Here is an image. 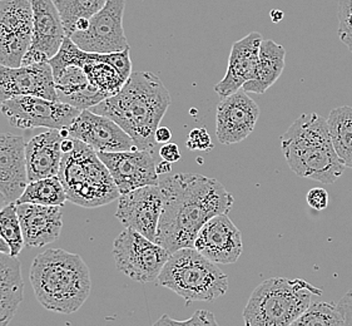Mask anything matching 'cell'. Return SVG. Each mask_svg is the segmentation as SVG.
I'll return each mask as SVG.
<instances>
[{"instance_id": "ffe728a7", "label": "cell", "mask_w": 352, "mask_h": 326, "mask_svg": "<svg viewBox=\"0 0 352 326\" xmlns=\"http://www.w3.org/2000/svg\"><path fill=\"white\" fill-rule=\"evenodd\" d=\"M28 184L23 137L0 133V192L8 202H16Z\"/></svg>"}, {"instance_id": "277c9868", "label": "cell", "mask_w": 352, "mask_h": 326, "mask_svg": "<svg viewBox=\"0 0 352 326\" xmlns=\"http://www.w3.org/2000/svg\"><path fill=\"white\" fill-rule=\"evenodd\" d=\"M281 149L298 177L332 184L346 169L333 147L327 120L320 114H301L281 135Z\"/></svg>"}, {"instance_id": "83f0119b", "label": "cell", "mask_w": 352, "mask_h": 326, "mask_svg": "<svg viewBox=\"0 0 352 326\" xmlns=\"http://www.w3.org/2000/svg\"><path fill=\"white\" fill-rule=\"evenodd\" d=\"M24 283L19 277L0 279V326H6L13 319L23 301Z\"/></svg>"}, {"instance_id": "d4e9b609", "label": "cell", "mask_w": 352, "mask_h": 326, "mask_svg": "<svg viewBox=\"0 0 352 326\" xmlns=\"http://www.w3.org/2000/svg\"><path fill=\"white\" fill-rule=\"evenodd\" d=\"M67 193L63 184L58 176L42 178L36 181H30L21 197L16 199V205L19 204H36L44 206L65 205Z\"/></svg>"}, {"instance_id": "f35d334b", "label": "cell", "mask_w": 352, "mask_h": 326, "mask_svg": "<svg viewBox=\"0 0 352 326\" xmlns=\"http://www.w3.org/2000/svg\"><path fill=\"white\" fill-rule=\"evenodd\" d=\"M74 144H76V140L73 137H65V138H63L62 143H60V149H62L63 155L64 153L71 152L72 149H74Z\"/></svg>"}, {"instance_id": "e575fe53", "label": "cell", "mask_w": 352, "mask_h": 326, "mask_svg": "<svg viewBox=\"0 0 352 326\" xmlns=\"http://www.w3.org/2000/svg\"><path fill=\"white\" fill-rule=\"evenodd\" d=\"M338 307L344 318L345 325H352V290L347 291L345 296L338 301Z\"/></svg>"}, {"instance_id": "8fae6325", "label": "cell", "mask_w": 352, "mask_h": 326, "mask_svg": "<svg viewBox=\"0 0 352 326\" xmlns=\"http://www.w3.org/2000/svg\"><path fill=\"white\" fill-rule=\"evenodd\" d=\"M126 0H107L106 6L89 18L85 32H74L71 38L80 50L92 53H113L128 50L123 29Z\"/></svg>"}, {"instance_id": "484cf974", "label": "cell", "mask_w": 352, "mask_h": 326, "mask_svg": "<svg viewBox=\"0 0 352 326\" xmlns=\"http://www.w3.org/2000/svg\"><path fill=\"white\" fill-rule=\"evenodd\" d=\"M54 3L63 21L65 36H71L76 23L97 14L106 6L107 0H54Z\"/></svg>"}, {"instance_id": "ba28073f", "label": "cell", "mask_w": 352, "mask_h": 326, "mask_svg": "<svg viewBox=\"0 0 352 326\" xmlns=\"http://www.w3.org/2000/svg\"><path fill=\"white\" fill-rule=\"evenodd\" d=\"M113 256L120 272L138 283H152L157 281L170 254L157 242L126 227L114 240Z\"/></svg>"}, {"instance_id": "52a82bcc", "label": "cell", "mask_w": 352, "mask_h": 326, "mask_svg": "<svg viewBox=\"0 0 352 326\" xmlns=\"http://www.w3.org/2000/svg\"><path fill=\"white\" fill-rule=\"evenodd\" d=\"M157 283L176 292L187 305L195 301L211 303L228 290V277L225 272L195 248H179L172 252Z\"/></svg>"}, {"instance_id": "9a60e30c", "label": "cell", "mask_w": 352, "mask_h": 326, "mask_svg": "<svg viewBox=\"0 0 352 326\" xmlns=\"http://www.w3.org/2000/svg\"><path fill=\"white\" fill-rule=\"evenodd\" d=\"M69 135L97 152H120L137 149L132 137L117 122L103 114L83 109L69 126Z\"/></svg>"}, {"instance_id": "30bf717a", "label": "cell", "mask_w": 352, "mask_h": 326, "mask_svg": "<svg viewBox=\"0 0 352 326\" xmlns=\"http://www.w3.org/2000/svg\"><path fill=\"white\" fill-rule=\"evenodd\" d=\"M32 33V0H0V63L21 67Z\"/></svg>"}, {"instance_id": "8992f818", "label": "cell", "mask_w": 352, "mask_h": 326, "mask_svg": "<svg viewBox=\"0 0 352 326\" xmlns=\"http://www.w3.org/2000/svg\"><path fill=\"white\" fill-rule=\"evenodd\" d=\"M58 177L68 201L80 207L94 208L120 199V190L98 152L79 140L64 153Z\"/></svg>"}, {"instance_id": "4316f807", "label": "cell", "mask_w": 352, "mask_h": 326, "mask_svg": "<svg viewBox=\"0 0 352 326\" xmlns=\"http://www.w3.org/2000/svg\"><path fill=\"white\" fill-rule=\"evenodd\" d=\"M0 236L7 241L10 248V256L16 257L25 246L21 220L18 216V206L10 202L0 210Z\"/></svg>"}, {"instance_id": "6da1fadb", "label": "cell", "mask_w": 352, "mask_h": 326, "mask_svg": "<svg viewBox=\"0 0 352 326\" xmlns=\"http://www.w3.org/2000/svg\"><path fill=\"white\" fill-rule=\"evenodd\" d=\"M162 213L155 242L169 254L193 248L199 230L212 217L228 213L234 199L216 178L198 173H177L160 178Z\"/></svg>"}, {"instance_id": "2e32d148", "label": "cell", "mask_w": 352, "mask_h": 326, "mask_svg": "<svg viewBox=\"0 0 352 326\" xmlns=\"http://www.w3.org/2000/svg\"><path fill=\"white\" fill-rule=\"evenodd\" d=\"M260 117V108L243 89L223 97L217 106L216 135L221 144L245 141L252 133Z\"/></svg>"}, {"instance_id": "8d00e7d4", "label": "cell", "mask_w": 352, "mask_h": 326, "mask_svg": "<svg viewBox=\"0 0 352 326\" xmlns=\"http://www.w3.org/2000/svg\"><path fill=\"white\" fill-rule=\"evenodd\" d=\"M155 142L161 143V144H164V143H168L170 141V138H172V132H170V129L168 127H158L157 128V131H155Z\"/></svg>"}, {"instance_id": "f546056e", "label": "cell", "mask_w": 352, "mask_h": 326, "mask_svg": "<svg viewBox=\"0 0 352 326\" xmlns=\"http://www.w3.org/2000/svg\"><path fill=\"white\" fill-rule=\"evenodd\" d=\"M338 36L352 53V0L338 1Z\"/></svg>"}, {"instance_id": "60d3db41", "label": "cell", "mask_w": 352, "mask_h": 326, "mask_svg": "<svg viewBox=\"0 0 352 326\" xmlns=\"http://www.w3.org/2000/svg\"><path fill=\"white\" fill-rule=\"evenodd\" d=\"M282 12H278V10H274L272 13H271V18H272V21H280L282 19Z\"/></svg>"}, {"instance_id": "7c38bea8", "label": "cell", "mask_w": 352, "mask_h": 326, "mask_svg": "<svg viewBox=\"0 0 352 326\" xmlns=\"http://www.w3.org/2000/svg\"><path fill=\"white\" fill-rule=\"evenodd\" d=\"M32 42L21 65L50 62L60 50L65 38L63 21L53 0H32Z\"/></svg>"}, {"instance_id": "f1b7e54d", "label": "cell", "mask_w": 352, "mask_h": 326, "mask_svg": "<svg viewBox=\"0 0 352 326\" xmlns=\"http://www.w3.org/2000/svg\"><path fill=\"white\" fill-rule=\"evenodd\" d=\"M294 326H342L344 318L338 310V304L333 303H315L311 304L298 319L294 321Z\"/></svg>"}, {"instance_id": "d6a6232c", "label": "cell", "mask_w": 352, "mask_h": 326, "mask_svg": "<svg viewBox=\"0 0 352 326\" xmlns=\"http://www.w3.org/2000/svg\"><path fill=\"white\" fill-rule=\"evenodd\" d=\"M21 276V263L16 257L0 252V279Z\"/></svg>"}, {"instance_id": "ac0fdd59", "label": "cell", "mask_w": 352, "mask_h": 326, "mask_svg": "<svg viewBox=\"0 0 352 326\" xmlns=\"http://www.w3.org/2000/svg\"><path fill=\"white\" fill-rule=\"evenodd\" d=\"M193 248L213 263L219 265L237 263L243 250L242 234L227 213H221L204 224Z\"/></svg>"}, {"instance_id": "74e56055", "label": "cell", "mask_w": 352, "mask_h": 326, "mask_svg": "<svg viewBox=\"0 0 352 326\" xmlns=\"http://www.w3.org/2000/svg\"><path fill=\"white\" fill-rule=\"evenodd\" d=\"M155 170H157L158 176H164V175H168V173H170V171H172V163L168 162V161H164V160H163L162 162L158 163V164L155 166Z\"/></svg>"}, {"instance_id": "7a4b0ae2", "label": "cell", "mask_w": 352, "mask_h": 326, "mask_svg": "<svg viewBox=\"0 0 352 326\" xmlns=\"http://www.w3.org/2000/svg\"><path fill=\"white\" fill-rule=\"evenodd\" d=\"M170 106V96L152 72H134L120 92L89 108L117 122L138 149L155 153V131Z\"/></svg>"}, {"instance_id": "b9f144b4", "label": "cell", "mask_w": 352, "mask_h": 326, "mask_svg": "<svg viewBox=\"0 0 352 326\" xmlns=\"http://www.w3.org/2000/svg\"><path fill=\"white\" fill-rule=\"evenodd\" d=\"M8 204H10V202H8V199H6V196L0 192V210H1L4 206H7Z\"/></svg>"}, {"instance_id": "d590c367", "label": "cell", "mask_w": 352, "mask_h": 326, "mask_svg": "<svg viewBox=\"0 0 352 326\" xmlns=\"http://www.w3.org/2000/svg\"><path fill=\"white\" fill-rule=\"evenodd\" d=\"M160 156L162 157L164 161L175 163L181 160V152L176 143H164L160 149Z\"/></svg>"}, {"instance_id": "44dd1931", "label": "cell", "mask_w": 352, "mask_h": 326, "mask_svg": "<svg viewBox=\"0 0 352 326\" xmlns=\"http://www.w3.org/2000/svg\"><path fill=\"white\" fill-rule=\"evenodd\" d=\"M18 216L25 246L43 248L59 237L63 227L60 206L19 204Z\"/></svg>"}, {"instance_id": "3957f363", "label": "cell", "mask_w": 352, "mask_h": 326, "mask_svg": "<svg viewBox=\"0 0 352 326\" xmlns=\"http://www.w3.org/2000/svg\"><path fill=\"white\" fill-rule=\"evenodd\" d=\"M29 279L42 306L60 314L78 312L92 289L91 272L85 260L62 248H50L36 256Z\"/></svg>"}, {"instance_id": "9c48e42d", "label": "cell", "mask_w": 352, "mask_h": 326, "mask_svg": "<svg viewBox=\"0 0 352 326\" xmlns=\"http://www.w3.org/2000/svg\"><path fill=\"white\" fill-rule=\"evenodd\" d=\"M1 113L14 127L21 129L50 128L63 129L82 112L77 107L64 103L62 100H52L39 96H18L0 105Z\"/></svg>"}, {"instance_id": "603a6c76", "label": "cell", "mask_w": 352, "mask_h": 326, "mask_svg": "<svg viewBox=\"0 0 352 326\" xmlns=\"http://www.w3.org/2000/svg\"><path fill=\"white\" fill-rule=\"evenodd\" d=\"M285 59L286 50L281 44L271 39H263L261 42L254 77L245 83L242 89L247 93L263 94L281 77L285 69Z\"/></svg>"}, {"instance_id": "5b68a950", "label": "cell", "mask_w": 352, "mask_h": 326, "mask_svg": "<svg viewBox=\"0 0 352 326\" xmlns=\"http://www.w3.org/2000/svg\"><path fill=\"white\" fill-rule=\"evenodd\" d=\"M324 291L302 279L271 277L262 281L248 298L243 310L247 326H287L311 305L312 296Z\"/></svg>"}, {"instance_id": "e0dca14e", "label": "cell", "mask_w": 352, "mask_h": 326, "mask_svg": "<svg viewBox=\"0 0 352 326\" xmlns=\"http://www.w3.org/2000/svg\"><path fill=\"white\" fill-rule=\"evenodd\" d=\"M58 100L53 69L48 62L9 67L0 63V105L18 96Z\"/></svg>"}, {"instance_id": "4dcf8cb0", "label": "cell", "mask_w": 352, "mask_h": 326, "mask_svg": "<svg viewBox=\"0 0 352 326\" xmlns=\"http://www.w3.org/2000/svg\"><path fill=\"white\" fill-rule=\"evenodd\" d=\"M155 325L204 326L219 325V323L212 312H207V310H198L192 315L190 319L181 320V321L170 319L168 315H163Z\"/></svg>"}, {"instance_id": "836d02e7", "label": "cell", "mask_w": 352, "mask_h": 326, "mask_svg": "<svg viewBox=\"0 0 352 326\" xmlns=\"http://www.w3.org/2000/svg\"><path fill=\"white\" fill-rule=\"evenodd\" d=\"M307 204L315 211H324L329 206V192L322 187H315L306 196Z\"/></svg>"}, {"instance_id": "5bb4252c", "label": "cell", "mask_w": 352, "mask_h": 326, "mask_svg": "<svg viewBox=\"0 0 352 326\" xmlns=\"http://www.w3.org/2000/svg\"><path fill=\"white\" fill-rule=\"evenodd\" d=\"M98 156L111 172L120 195L144 186L160 184L155 157L149 151L98 152Z\"/></svg>"}, {"instance_id": "ab89813d", "label": "cell", "mask_w": 352, "mask_h": 326, "mask_svg": "<svg viewBox=\"0 0 352 326\" xmlns=\"http://www.w3.org/2000/svg\"><path fill=\"white\" fill-rule=\"evenodd\" d=\"M0 252L10 255V248H9V245H8L7 241H6L1 236H0Z\"/></svg>"}, {"instance_id": "7402d4cb", "label": "cell", "mask_w": 352, "mask_h": 326, "mask_svg": "<svg viewBox=\"0 0 352 326\" xmlns=\"http://www.w3.org/2000/svg\"><path fill=\"white\" fill-rule=\"evenodd\" d=\"M63 138L59 129H50L25 143L29 182L58 176L63 158L60 149Z\"/></svg>"}, {"instance_id": "1f68e13d", "label": "cell", "mask_w": 352, "mask_h": 326, "mask_svg": "<svg viewBox=\"0 0 352 326\" xmlns=\"http://www.w3.org/2000/svg\"><path fill=\"white\" fill-rule=\"evenodd\" d=\"M187 147L190 151H211L213 149L211 135L206 128H195L192 129L187 140Z\"/></svg>"}, {"instance_id": "4fadbf2b", "label": "cell", "mask_w": 352, "mask_h": 326, "mask_svg": "<svg viewBox=\"0 0 352 326\" xmlns=\"http://www.w3.org/2000/svg\"><path fill=\"white\" fill-rule=\"evenodd\" d=\"M116 217L127 228L138 231L155 241L162 213V191L160 184H151L120 195Z\"/></svg>"}, {"instance_id": "cb8c5ba5", "label": "cell", "mask_w": 352, "mask_h": 326, "mask_svg": "<svg viewBox=\"0 0 352 326\" xmlns=\"http://www.w3.org/2000/svg\"><path fill=\"white\" fill-rule=\"evenodd\" d=\"M327 123L338 157L346 167L352 169V107L341 106L332 109Z\"/></svg>"}, {"instance_id": "d6986e66", "label": "cell", "mask_w": 352, "mask_h": 326, "mask_svg": "<svg viewBox=\"0 0 352 326\" xmlns=\"http://www.w3.org/2000/svg\"><path fill=\"white\" fill-rule=\"evenodd\" d=\"M262 41L261 33L252 32L233 43L227 73L223 79L214 85V92L221 98L240 91L245 83L254 78Z\"/></svg>"}]
</instances>
